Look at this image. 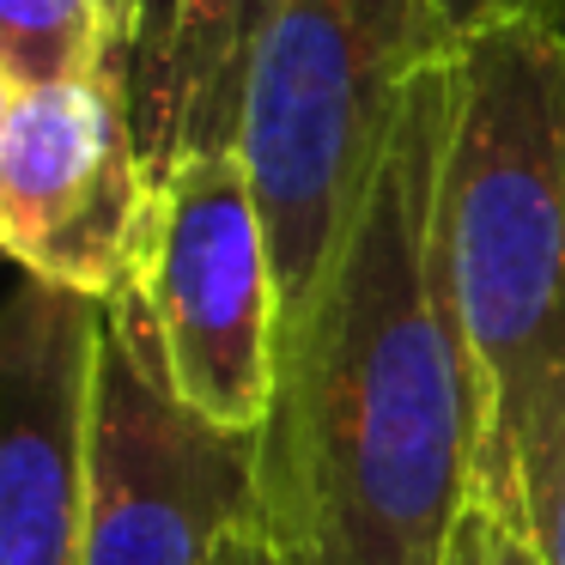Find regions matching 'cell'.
<instances>
[{"instance_id":"cell-14","label":"cell","mask_w":565,"mask_h":565,"mask_svg":"<svg viewBox=\"0 0 565 565\" xmlns=\"http://www.w3.org/2000/svg\"><path fill=\"white\" fill-rule=\"evenodd\" d=\"M499 565H547V559H541L529 541H516L511 529H499Z\"/></svg>"},{"instance_id":"cell-12","label":"cell","mask_w":565,"mask_h":565,"mask_svg":"<svg viewBox=\"0 0 565 565\" xmlns=\"http://www.w3.org/2000/svg\"><path fill=\"white\" fill-rule=\"evenodd\" d=\"M450 565H499V523H492L487 511H468V523H462V535H456V547H450Z\"/></svg>"},{"instance_id":"cell-11","label":"cell","mask_w":565,"mask_h":565,"mask_svg":"<svg viewBox=\"0 0 565 565\" xmlns=\"http://www.w3.org/2000/svg\"><path fill=\"white\" fill-rule=\"evenodd\" d=\"M431 7H438V25L450 43L468 31L504 25V19H541V25L565 31V0H431Z\"/></svg>"},{"instance_id":"cell-3","label":"cell","mask_w":565,"mask_h":565,"mask_svg":"<svg viewBox=\"0 0 565 565\" xmlns=\"http://www.w3.org/2000/svg\"><path fill=\"white\" fill-rule=\"evenodd\" d=\"M444 55L450 38L431 0H274L237 152L268 225L280 322L322 286L371 195L407 86Z\"/></svg>"},{"instance_id":"cell-1","label":"cell","mask_w":565,"mask_h":565,"mask_svg":"<svg viewBox=\"0 0 565 565\" xmlns=\"http://www.w3.org/2000/svg\"><path fill=\"white\" fill-rule=\"evenodd\" d=\"M450 55L407 86L347 244L280 322L256 426L274 565H450L475 511L480 390L444 268Z\"/></svg>"},{"instance_id":"cell-2","label":"cell","mask_w":565,"mask_h":565,"mask_svg":"<svg viewBox=\"0 0 565 565\" xmlns=\"http://www.w3.org/2000/svg\"><path fill=\"white\" fill-rule=\"evenodd\" d=\"M444 268L480 390L475 504L541 547L565 499V31L450 43Z\"/></svg>"},{"instance_id":"cell-15","label":"cell","mask_w":565,"mask_h":565,"mask_svg":"<svg viewBox=\"0 0 565 565\" xmlns=\"http://www.w3.org/2000/svg\"><path fill=\"white\" fill-rule=\"evenodd\" d=\"M541 559L547 565H565V499H559V516H553V529H547V541H541Z\"/></svg>"},{"instance_id":"cell-8","label":"cell","mask_w":565,"mask_h":565,"mask_svg":"<svg viewBox=\"0 0 565 565\" xmlns=\"http://www.w3.org/2000/svg\"><path fill=\"white\" fill-rule=\"evenodd\" d=\"M268 13L274 0H183L164 74L152 86V98L135 110V135H140V159L152 171V189L195 152L237 147L249 62H256Z\"/></svg>"},{"instance_id":"cell-13","label":"cell","mask_w":565,"mask_h":565,"mask_svg":"<svg viewBox=\"0 0 565 565\" xmlns=\"http://www.w3.org/2000/svg\"><path fill=\"white\" fill-rule=\"evenodd\" d=\"M213 565H274V553H268V541H262V529H237V535H225V547Z\"/></svg>"},{"instance_id":"cell-4","label":"cell","mask_w":565,"mask_h":565,"mask_svg":"<svg viewBox=\"0 0 565 565\" xmlns=\"http://www.w3.org/2000/svg\"><path fill=\"white\" fill-rule=\"evenodd\" d=\"M237 529H256V431L177 395L147 298L128 280L104 298L79 565H213Z\"/></svg>"},{"instance_id":"cell-5","label":"cell","mask_w":565,"mask_h":565,"mask_svg":"<svg viewBox=\"0 0 565 565\" xmlns=\"http://www.w3.org/2000/svg\"><path fill=\"white\" fill-rule=\"evenodd\" d=\"M135 286L177 395L220 426L256 431L280 359V280L237 147L195 152L152 189Z\"/></svg>"},{"instance_id":"cell-6","label":"cell","mask_w":565,"mask_h":565,"mask_svg":"<svg viewBox=\"0 0 565 565\" xmlns=\"http://www.w3.org/2000/svg\"><path fill=\"white\" fill-rule=\"evenodd\" d=\"M152 171L128 74L0 86V244L19 274L110 298L140 274Z\"/></svg>"},{"instance_id":"cell-10","label":"cell","mask_w":565,"mask_h":565,"mask_svg":"<svg viewBox=\"0 0 565 565\" xmlns=\"http://www.w3.org/2000/svg\"><path fill=\"white\" fill-rule=\"evenodd\" d=\"M177 13L183 0H110V19H116V50H122L128 67V104H147L152 86L164 74V55H171L177 38Z\"/></svg>"},{"instance_id":"cell-7","label":"cell","mask_w":565,"mask_h":565,"mask_svg":"<svg viewBox=\"0 0 565 565\" xmlns=\"http://www.w3.org/2000/svg\"><path fill=\"white\" fill-rule=\"evenodd\" d=\"M104 298L19 274L0 322V565H79Z\"/></svg>"},{"instance_id":"cell-9","label":"cell","mask_w":565,"mask_h":565,"mask_svg":"<svg viewBox=\"0 0 565 565\" xmlns=\"http://www.w3.org/2000/svg\"><path fill=\"white\" fill-rule=\"evenodd\" d=\"M98 67H122L110 0H0V86H43Z\"/></svg>"}]
</instances>
